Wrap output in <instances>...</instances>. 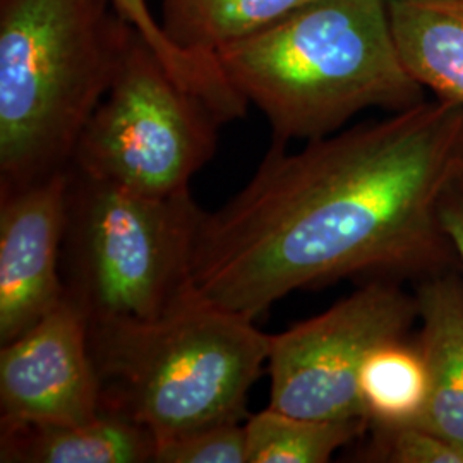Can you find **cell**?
I'll use <instances>...</instances> for the list:
<instances>
[{"instance_id": "8992f818", "label": "cell", "mask_w": 463, "mask_h": 463, "mask_svg": "<svg viewBox=\"0 0 463 463\" xmlns=\"http://www.w3.org/2000/svg\"><path fill=\"white\" fill-rule=\"evenodd\" d=\"M220 126L215 112L177 83L133 30L71 166L143 196H174L189 191L191 179L215 156Z\"/></svg>"}, {"instance_id": "3957f363", "label": "cell", "mask_w": 463, "mask_h": 463, "mask_svg": "<svg viewBox=\"0 0 463 463\" xmlns=\"http://www.w3.org/2000/svg\"><path fill=\"white\" fill-rule=\"evenodd\" d=\"M133 30L114 0H0V193L71 166Z\"/></svg>"}, {"instance_id": "6da1fadb", "label": "cell", "mask_w": 463, "mask_h": 463, "mask_svg": "<svg viewBox=\"0 0 463 463\" xmlns=\"http://www.w3.org/2000/svg\"><path fill=\"white\" fill-rule=\"evenodd\" d=\"M462 155L463 105L438 99L296 153L273 141L248 185L203 216L194 294L256 321L302 288L458 269L439 198Z\"/></svg>"}, {"instance_id": "e0dca14e", "label": "cell", "mask_w": 463, "mask_h": 463, "mask_svg": "<svg viewBox=\"0 0 463 463\" xmlns=\"http://www.w3.org/2000/svg\"><path fill=\"white\" fill-rule=\"evenodd\" d=\"M359 462L463 463V448L417 424L369 428Z\"/></svg>"}, {"instance_id": "52a82bcc", "label": "cell", "mask_w": 463, "mask_h": 463, "mask_svg": "<svg viewBox=\"0 0 463 463\" xmlns=\"http://www.w3.org/2000/svg\"><path fill=\"white\" fill-rule=\"evenodd\" d=\"M417 319V298L400 281L369 280L328 311L271 335L268 407L316 420H365L359 397L365 357L409 336Z\"/></svg>"}, {"instance_id": "9a60e30c", "label": "cell", "mask_w": 463, "mask_h": 463, "mask_svg": "<svg viewBox=\"0 0 463 463\" xmlns=\"http://www.w3.org/2000/svg\"><path fill=\"white\" fill-rule=\"evenodd\" d=\"M367 428L361 419L316 420L268 407L246 422L248 463L330 462L340 448L361 439Z\"/></svg>"}, {"instance_id": "ba28073f", "label": "cell", "mask_w": 463, "mask_h": 463, "mask_svg": "<svg viewBox=\"0 0 463 463\" xmlns=\"http://www.w3.org/2000/svg\"><path fill=\"white\" fill-rule=\"evenodd\" d=\"M99 412L88 319L64 298L0 348V428L83 424Z\"/></svg>"}, {"instance_id": "277c9868", "label": "cell", "mask_w": 463, "mask_h": 463, "mask_svg": "<svg viewBox=\"0 0 463 463\" xmlns=\"http://www.w3.org/2000/svg\"><path fill=\"white\" fill-rule=\"evenodd\" d=\"M101 411L148 430L156 445L246 417L271 335L193 294L145 321L88 323Z\"/></svg>"}, {"instance_id": "5b68a950", "label": "cell", "mask_w": 463, "mask_h": 463, "mask_svg": "<svg viewBox=\"0 0 463 463\" xmlns=\"http://www.w3.org/2000/svg\"><path fill=\"white\" fill-rule=\"evenodd\" d=\"M204 213L191 191L143 196L71 166L64 298L88 323L165 315L194 294L193 256Z\"/></svg>"}, {"instance_id": "ac0fdd59", "label": "cell", "mask_w": 463, "mask_h": 463, "mask_svg": "<svg viewBox=\"0 0 463 463\" xmlns=\"http://www.w3.org/2000/svg\"><path fill=\"white\" fill-rule=\"evenodd\" d=\"M153 463H248L246 424H216L162 441Z\"/></svg>"}, {"instance_id": "d6986e66", "label": "cell", "mask_w": 463, "mask_h": 463, "mask_svg": "<svg viewBox=\"0 0 463 463\" xmlns=\"http://www.w3.org/2000/svg\"><path fill=\"white\" fill-rule=\"evenodd\" d=\"M439 222L457 254L458 273L463 281V155L448 177L441 193Z\"/></svg>"}, {"instance_id": "5bb4252c", "label": "cell", "mask_w": 463, "mask_h": 463, "mask_svg": "<svg viewBox=\"0 0 463 463\" xmlns=\"http://www.w3.org/2000/svg\"><path fill=\"white\" fill-rule=\"evenodd\" d=\"M359 397L369 428L420 422L430 398V374L414 338L384 342L365 357Z\"/></svg>"}, {"instance_id": "9c48e42d", "label": "cell", "mask_w": 463, "mask_h": 463, "mask_svg": "<svg viewBox=\"0 0 463 463\" xmlns=\"http://www.w3.org/2000/svg\"><path fill=\"white\" fill-rule=\"evenodd\" d=\"M71 166L42 183L0 193V345L64 300L61 271Z\"/></svg>"}, {"instance_id": "30bf717a", "label": "cell", "mask_w": 463, "mask_h": 463, "mask_svg": "<svg viewBox=\"0 0 463 463\" xmlns=\"http://www.w3.org/2000/svg\"><path fill=\"white\" fill-rule=\"evenodd\" d=\"M420 330L414 336L430 374L417 426L463 448V281L458 269L414 283Z\"/></svg>"}, {"instance_id": "8fae6325", "label": "cell", "mask_w": 463, "mask_h": 463, "mask_svg": "<svg viewBox=\"0 0 463 463\" xmlns=\"http://www.w3.org/2000/svg\"><path fill=\"white\" fill-rule=\"evenodd\" d=\"M155 451L148 430L107 411L83 424L0 428L2 463H153Z\"/></svg>"}, {"instance_id": "2e32d148", "label": "cell", "mask_w": 463, "mask_h": 463, "mask_svg": "<svg viewBox=\"0 0 463 463\" xmlns=\"http://www.w3.org/2000/svg\"><path fill=\"white\" fill-rule=\"evenodd\" d=\"M120 14L158 53L175 81L203 99L222 124L246 116L249 103L232 86L216 53H193L175 47L155 19L146 0H114Z\"/></svg>"}, {"instance_id": "7c38bea8", "label": "cell", "mask_w": 463, "mask_h": 463, "mask_svg": "<svg viewBox=\"0 0 463 463\" xmlns=\"http://www.w3.org/2000/svg\"><path fill=\"white\" fill-rule=\"evenodd\" d=\"M400 57L436 99L463 105V0H388Z\"/></svg>"}, {"instance_id": "7a4b0ae2", "label": "cell", "mask_w": 463, "mask_h": 463, "mask_svg": "<svg viewBox=\"0 0 463 463\" xmlns=\"http://www.w3.org/2000/svg\"><path fill=\"white\" fill-rule=\"evenodd\" d=\"M216 57L285 145L338 133L367 109L393 114L424 101L400 57L388 0H311Z\"/></svg>"}, {"instance_id": "4fadbf2b", "label": "cell", "mask_w": 463, "mask_h": 463, "mask_svg": "<svg viewBox=\"0 0 463 463\" xmlns=\"http://www.w3.org/2000/svg\"><path fill=\"white\" fill-rule=\"evenodd\" d=\"M311 0H162V30L179 49L216 53Z\"/></svg>"}]
</instances>
